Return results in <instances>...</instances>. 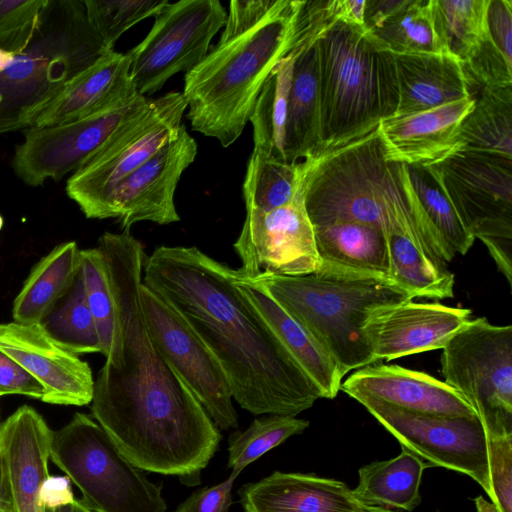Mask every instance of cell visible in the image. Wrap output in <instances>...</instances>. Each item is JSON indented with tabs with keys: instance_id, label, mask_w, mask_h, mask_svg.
I'll return each mask as SVG.
<instances>
[{
	"instance_id": "9",
	"label": "cell",
	"mask_w": 512,
	"mask_h": 512,
	"mask_svg": "<svg viewBox=\"0 0 512 512\" xmlns=\"http://www.w3.org/2000/svg\"><path fill=\"white\" fill-rule=\"evenodd\" d=\"M444 382L470 404L487 435L512 434V326L471 319L442 348Z\"/></svg>"
},
{
	"instance_id": "23",
	"label": "cell",
	"mask_w": 512,
	"mask_h": 512,
	"mask_svg": "<svg viewBox=\"0 0 512 512\" xmlns=\"http://www.w3.org/2000/svg\"><path fill=\"white\" fill-rule=\"evenodd\" d=\"M238 494L244 512H364L346 483L313 473L274 471Z\"/></svg>"
},
{
	"instance_id": "33",
	"label": "cell",
	"mask_w": 512,
	"mask_h": 512,
	"mask_svg": "<svg viewBox=\"0 0 512 512\" xmlns=\"http://www.w3.org/2000/svg\"><path fill=\"white\" fill-rule=\"evenodd\" d=\"M462 66L470 85L512 86L511 0L489 1L486 32Z\"/></svg>"
},
{
	"instance_id": "39",
	"label": "cell",
	"mask_w": 512,
	"mask_h": 512,
	"mask_svg": "<svg viewBox=\"0 0 512 512\" xmlns=\"http://www.w3.org/2000/svg\"><path fill=\"white\" fill-rule=\"evenodd\" d=\"M309 421L288 415L255 418L244 431L233 432L228 439V463L231 476L237 478L249 464L277 447L289 437L303 433Z\"/></svg>"
},
{
	"instance_id": "50",
	"label": "cell",
	"mask_w": 512,
	"mask_h": 512,
	"mask_svg": "<svg viewBox=\"0 0 512 512\" xmlns=\"http://www.w3.org/2000/svg\"><path fill=\"white\" fill-rule=\"evenodd\" d=\"M16 55L13 52L0 49V74L12 64Z\"/></svg>"
},
{
	"instance_id": "38",
	"label": "cell",
	"mask_w": 512,
	"mask_h": 512,
	"mask_svg": "<svg viewBox=\"0 0 512 512\" xmlns=\"http://www.w3.org/2000/svg\"><path fill=\"white\" fill-rule=\"evenodd\" d=\"M490 0H434V20L447 53L465 61L487 29Z\"/></svg>"
},
{
	"instance_id": "40",
	"label": "cell",
	"mask_w": 512,
	"mask_h": 512,
	"mask_svg": "<svg viewBox=\"0 0 512 512\" xmlns=\"http://www.w3.org/2000/svg\"><path fill=\"white\" fill-rule=\"evenodd\" d=\"M80 270L100 340V353L106 358L116 343L117 319L106 261L99 247L81 250Z\"/></svg>"
},
{
	"instance_id": "6",
	"label": "cell",
	"mask_w": 512,
	"mask_h": 512,
	"mask_svg": "<svg viewBox=\"0 0 512 512\" xmlns=\"http://www.w3.org/2000/svg\"><path fill=\"white\" fill-rule=\"evenodd\" d=\"M111 50L89 23L83 1L48 0L31 42L0 74V134L29 128L68 83Z\"/></svg>"
},
{
	"instance_id": "49",
	"label": "cell",
	"mask_w": 512,
	"mask_h": 512,
	"mask_svg": "<svg viewBox=\"0 0 512 512\" xmlns=\"http://www.w3.org/2000/svg\"><path fill=\"white\" fill-rule=\"evenodd\" d=\"M45 512H91L86 507L82 505L79 499H76L74 503L69 504L67 506L55 508V509H46Z\"/></svg>"
},
{
	"instance_id": "54",
	"label": "cell",
	"mask_w": 512,
	"mask_h": 512,
	"mask_svg": "<svg viewBox=\"0 0 512 512\" xmlns=\"http://www.w3.org/2000/svg\"><path fill=\"white\" fill-rule=\"evenodd\" d=\"M0 102H1V97H0Z\"/></svg>"
},
{
	"instance_id": "4",
	"label": "cell",
	"mask_w": 512,
	"mask_h": 512,
	"mask_svg": "<svg viewBox=\"0 0 512 512\" xmlns=\"http://www.w3.org/2000/svg\"><path fill=\"white\" fill-rule=\"evenodd\" d=\"M322 145L364 136L395 115L393 54L363 26L336 21L316 39ZM318 146V147H319Z\"/></svg>"
},
{
	"instance_id": "11",
	"label": "cell",
	"mask_w": 512,
	"mask_h": 512,
	"mask_svg": "<svg viewBox=\"0 0 512 512\" xmlns=\"http://www.w3.org/2000/svg\"><path fill=\"white\" fill-rule=\"evenodd\" d=\"M512 284V164L456 151L424 166Z\"/></svg>"
},
{
	"instance_id": "5",
	"label": "cell",
	"mask_w": 512,
	"mask_h": 512,
	"mask_svg": "<svg viewBox=\"0 0 512 512\" xmlns=\"http://www.w3.org/2000/svg\"><path fill=\"white\" fill-rule=\"evenodd\" d=\"M238 280L264 289L315 337L343 377L351 370L375 363L362 330L369 313L379 307L413 300L393 281L381 278L314 272Z\"/></svg>"
},
{
	"instance_id": "18",
	"label": "cell",
	"mask_w": 512,
	"mask_h": 512,
	"mask_svg": "<svg viewBox=\"0 0 512 512\" xmlns=\"http://www.w3.org/2000/svg\"><path fill=\"white\" fill-rule=\"evenodd\" d=\"M0 351L41 384V401L65 406L91 403L95 380L89 364L59 345L40 323L0 324Z\"/></svg>"
},
{
	"instance_id": "16",
	"label": "cell",
	"mask_w": 512,
	"mask_h": 512,
	"mask_svg": "<svg viewBox=\"0 0 512 512\" xmlns=\"http://www.w3.org/2000/svg\"><path fill=\"white\" fill-rule=\"evenodd\" d=\"M234 248L241 260L237 278L264 275L297 276L314 273L319 260L314 228L300 187L288 204L269 212L246 209Z\"/></svg>"
},
{
	"instance_id": "25",
	"label": "cell",
	"mask_w": 512,
	"mask_h": 512,
	"mask_svg": "<svg viewBox=\"0 0 512 512\" xmlns=\"http://www.w3.org/2000/svg\"><path fill=\"white\" fill-rule=\"evenodd\" d=\"M392 54L398 85L394 116L425 111L472 96L462 63L454 55Z\"/></svg>"
},
{
	"instance_id": "55",
	"label": "cell",
	"mask_w": 512,
	"mask_h": 512,
	"mask_svg": "<svg viewBox=\"0 0 512 512\" xmlns=\"http://www.w3.org/2000/svg\"><path fill=\"white\" fill-rule=\"evenodd\" d=\"M437 512H440V511H437Z\"/></svg>"
},
{
	"instance_id": "53",
	"label": "cell",
	"mask_w": 512,
	"mask_h": 512,
	"mask_svg": "<svg viewBox=\"0 0 512 512\" xmlns=\"http://www.w3.org/2000/svg\"><path fill=\"white\" fill-rule=\"evenodd\" d=\"M1 424H2V421H1V415H0V429H1Z\"/></svg>"
},
{
	"instance_id": "34",
	"label": "cell",
	"mask_w": 512,
	"mask_h": 512,
	"mask_svg": "<svg viewBox=\"0 0 512 512\" xmlns=\"http://www.w3.org/2000/svg\"><path fill=\"white\" fill-rule=\"evenodd\" d=\"M295 55L293 48L272 69L249 116L253 128V149L280 161H285L288 98Z\"/></svg>"
},
{
	"instance_id": "19",
	"label": "cell",
	"mask_w": 512,
	"mask_h": 512,
	"mask_svg": "<svg viewBox=\"0 0 512 512\" xmlns=\"http://www.w3.org/2000/svg\"><path fill=\"white\" fill-rule=\"evenodd\" d=\"M471 310L412 300L372 310L363 334L375 362L442 349L471 320Z\"/></svg>"
},
{
	"instance_id": "51",
	"label": "cell",
	"mask_w": 512,
	"mask_h": 512,
	"mask_svg": "<svg viewBox=\"0 0 512 512\" xmlns=\"http://www.w3.org/2000/svg\"><path fill=\"white\" fill-rule=\"evenodd\" d=\"M363 508H364V512H397L394 510L384 509V508H380V507H373V506H364L363 505Z\"/></svg>"
},
{
	"instance_id": "43",
	"label": "cell",
	"mask_w": 512,
	"mask_h": 512,
	"mask_svg": "<svg viewBox=\"0 0 512 512\" xmlns=\"http://www.w3.org/2000/svg\"><path fill=\"white\" fill-rule=\"evenodd\" d=\"M491 501L500 512H512V434L487 435Z\"/></svg>"
},
{
	"instance_id": "10",
	"label": "cell",
	"mask_w": 512,
	"mask_h": 512,
	"mask_svg": "<svg viewBox=\"0 0 512 512\" xmlns=\"http://www.w3.org/2000/svg\"><path fill=\"white\" fill-rule=\"evenodd\" d=\"M187 103L182 92L152 99L150 107L125 125L67 180L66 193L89 219H107L119 184L175 139Z\"/></svg>"
},
{
	"instance_id": "17",
	"label": "cell",
	"mask_w": 512,
	"mask_h": 512,
	"mask_svg": "<svg viewBox=\"0 0 512 512\" xmlns=\"http://www.w3.org/2000/svg\"><path fill=\"white\" fill-rule=\"evenodd\" d=\"M197 151V142L182 124L175 139L119 184L110 202L108 218H116L123 231L141 221L160 225L178 222L175 190Z\"/></svg>"
},
{
	"instance_id": "28",
	"label": "cell",
	"mask_w": 512,
	"mask_h": 512,
	"mask_svg": "<svg viewBox=\"0 0 512 512\" xmlns=\"http://www.w3.org/2000/svg\"><path fill=\"white\" fill-rule=\"evenodd\" d=\"M236 283L297 365L318 389L321 398H335L340 391L343 376L323 346L264 289L238 280L237 275Z\"/></svg>"
},
{
	"instance_id": "41",
	"label": "cell",
	"mask_w": 512,
	"mask_h": 512,
	"mask_svg": "<svg viewBox=\"0 0 512 512\" xmlns=\"http://www.w3.org/2000/svg\"><path fill=\"white\" fill-rule=\"evenodd\" d=\"M168 3V0H83L89 23L110 49L129 28L154 17Z\"/></svg>"
},
{
	"instance_id": "29",
	"label": "cell",
	"mask_w": 512,
	"mask_h": 512,
	"mask_svg": "<svg viewBox=\"0 0 512 512\" xmlns=\"http://www.w3.org/2000/svg\"><path fill=\"white\" fill-rule=\"evenodd\" d=\"M322 33L307 34L295 47L284 142L285 161L309 157L321 143L318 67L315 42Z\"/></svg>"
},
{
	"instance_id": "36",
	"label": "cell",
	"mask_w": 512,
	"mask_h": 512,
	"mask_svg": "<svg viewBox=\"0 0 512 512\" xmlns=\"http://www.w3.org/2000/svg\"><path fill=\"white\" fill-rule=\"evenodd\" d=\"M43 329L63 348L74 353L100 352V340L87 304L81 270L66 294L41 320Z\"/></svg>"
},
{
	"instance_id": "44",
	"label": "cell",
	"mask_w": 512,
	"mask_h": 512,
	"mask_svg": "<svg viewBox=\"0 0 512 512\" xmlns=\"http://www.w3.org/2000/svg\"><path fill=\"white\" fill-rule=\"evenodd\" d=\"M235 479L230 475L217 485L194 491L173 512H229Z\"/></svg>"
},
{
	"instance_id": "14",
	"label": "cell",
	"mask_w": 512,
	"mask_h": 512,
	"mask_svg": "<svg viewBox=\"0 0 512 512\" xmlns=\"http://www.w3.org/2000/svg\"><path fill=\"white\" fill-rule=\"evenodd\" d=\"M135 97L86 117L49 127H30L17 146L13 168L27 185L39 186L72 174L97 154L125 125L151 105Z\"/></svg>"
},
{
	"instance_id": "7",
	"label": "cell",
	"mask_w": 512,
	"mask_h": 512,
	"mask_svg": "<svg viewBox=\"0 0 512 512\" xmlns=\"http://www.w3.org/2000/svg\"><path fill=\"white\" fill-rule=\"evenodd\" d=\"M300 164L304 205L313 228L340 222L384 226L383 191L390 163L377 128L319 146Z\"/></svg>"
},
{
	"instance_id": "27",
	"label": "cell",
	"mask_w": 512,
	"mask_h": 512,
	"mask_svg": "<svg viewBox=\"0 0 512 512\" xmlns=\"http://www.w3.org/2000/svg\"><path fill=\"white\" fill-rule=\"evenodd\" d=\"M363 27L384 51L447 53L435 27L434 0H365Z\"/></svg>"
},
{
	"instance_id": "2",
	"label": "cell",
	"mask_w": 512,
	"mask_h": 512,
	"mask_svg": "<svg viewBox=\"0 0 512 512\" xmlns=\"http://www.w3.org/2000/svg\"><path fill=\"white\" fill-rule=\"evenodd\" d=\"M237 270L195 246H159L142 283L188 322L224 369L233 399L255 415L296 416L321 398L243 295Z\"/></svg>"
},
{
	"instance_id": "22",
	"label": "cell",
	"mask_w": 512,
	"mask_h": 512,
	"mask_svg": "<svg viewBox=\"0 0 512 512\" xmlns=\"http://www.w3.org/2000/svg\"><path fill=\"white\" fill-rule=\"evenodd\" d=\"M53 430L33 407L23 405L1 424L0 458L6 468L16 512H45L39 502L43 481L50 475Z\"/></svg>"
},
{
	"instance_id": "21",
	"label": "cell",
	"mask_w": 512,
	"mask_h": 512,
	"mask_svg": "<svg viewBox=\"0 0 512 512\" xmlns=\"http://www.w3.org/2000/svg\"><path fill=\"white\" fill-rule=\"evenodd\" d=\"M340 390L350 397L369 396L411 412L477 417L470 404L444 381L398 365H367L357 369Z\"/></svg>"
},
{
	"instance_id": "8",
	"label": "cell",
	"mask_w": 512,
	"mask_h": 512,
	"mask_svg": "<svg viewBox=\"0 0 512 512\" xmlns=\"http://www.w3.org/2000/svg\"><path fill=\"white\" fill-rule=\"evenodd\" d=\"M50 459L81 492L92 512H166L162 485L147 479L115 447L95 419L75 413L53 431Z\"/></svg>"
},
{
	"instance_id": "42",
	"label": "cell",
	"mask_w": 512,
	"mask_h": 512,
	"mask_svg": "<svg viewBox=\"0 0 512 512\" xmlns=\"http://www.w3.org/2000/svg\"><path fill=\"white\" fill-rule=\"evenodd\" d=\"M48 0H0V49L22 53L37 31Z\"/></svg>"
},
{
	"instance_id": "31",
	"label": "cell",
	"mask_w": 512,
	"mask_h": 512,
	"mask_svg": "<svg viewBox=\"0 0 512 512\" xmlns=\"http://www.w3.org/2000/svg\"><path fill=\"white\" fill-rule=\"evenodd\" d=\"M426 468L422 459L401 447L394 458L362 466L351 493L364 506L412 512L421 503L419 488Z\"/></svg>"
},
{
	"instance_id": "20",
	"label": "cell",
	"mask_w": 512,
	"mask_h": 512,
	"mask_svg": "<svg viewBox=\"0 0 512 512\" xmlns=\"http://www.w3.org/2000/svg\"><path fill=\"white\" fill-rule=\"evenodd\" d=\"M473 96L412 114L382 119L377 132L388 163L430 166L460 147L463 120Z\"/></svg>"
},
{
	"instance_id": "12",
	"label": "cell",
	"mask_w": 512,
	"mask_h": 512,
	"mask_svg": "<svg viewBox=\"0 0 512 512\" xmlns=\"http://www.w3.org/2000/svg\"><path fill=\"white\" fill-rule=\"evenodd\" d=\"M227 12L218 0H179L154 16L145 38L126 52L138 94L159 91L175 74L188 72L207 54Z\"/></svg>"
},
{
	"instance_id": "26",
	"label": "cell",
	"mask_w": 512,
	"mask_h": 512,
	"mask_svg": "<svg viewBox=\"0 0 512 512\" xmlns=\"http://www.w3.org/2000/svg\"><path fill=\"white\" fill-rule=\"evenodd\" d=\"M314 234L319 260L316 272L391 280L387 239L382 226L340 222L314 228Z\"/></svg>"
},
{
	"instance_id": "15",
	"label": "cell",
	"mask_w": 512,
	"mask_h": 512,
	"mask_svg": "<svg viewBox=\"0 0 512 512\" xmlns=\"http://www.w3.org/2000/svg\"><path fill=\"white\" fill-rule=\"evenodd\" d=\"M139 295L148 332L165 361L219 429L237 428L232 391L218 359L158 293L142 283Z\"/></svg>"
},
{
	"instance_id": "35",
	"label": "cell",
	"mask_w": 512,
	"mask_h": 512,
	"mask_svg": "<svg viewBox=\"0 0 512 512\" xmlns=\"http://www.w3.org/2000/svg\"><path fill=\"white\" fill-rule=\"evenodd\" d=\"M417 206L439 243L445 261L456 253L465 255L475 238L470 234L450 200L424 166L406 165Z\"/></svg>"
},
{
	"instance_id": "1",
	"label": "cell",
	"mask_w": 512,
	"mask_h": 512,
	"mask_svg": "<svg viewBox=\"0 0 512 512\" xmlns=\"http://www.w3.org/2000/svg\"><path fill=\"white\" fill-rule=\"evenodd\" d=\"M99 249L114 298L117 339L95 380L92 417L136 468L197 485L222 435L148 332L139 295L144 246L129 231L105 232Z\"/></svg>"
},
{
	"instance_id": "56",
	"label": "cell",
	"mask_w": 512,
	"mask_h": 512,
	"mask_svg": "<svg viewBox=\"0 0 512 512\" xmlns=\"http://www.w3.org/2000/svg\"><path fill=\"white\" fill-rule=\"evenodd\" d=\"M92 512V511H91Z\"/></svg>"
},
{
	"instance_id": "52",
	"label": "cell",
	"mask_w": 512,
	"mask_h": 512,
	"mask_svg": "<svg viewBox=\"0 0 512 512\" xmlns=\"http://www.w3.org/2000/svg\"><path fill=\"white\" fill-rule=\"evenodd\" d=\"M3 225H4V219H3L2 215L0 214V230L2 229Z\"/></svg>"
},
{
	"instance_id": "24",
	"label": "cell",
	"mask_w": 512,
	"mask_h": 512,
	"mask_svg": "<svg viewBox=\"0 0 512 512\" xmlns=\"http://www.w3.org/2000/svg\"><path fill=\"white\" fill-rule=\"evenodd\" d=\"M137 94L130 78L129 55L113 49L68 83L30 127H49L77 120L121 104Z\"/></svg>"
},
{
	"instance_id": "13",
	"label": "cell",
	"mask_w": 512,
	"mask_h": 512,
	"mask_svg": "<svg viewBox=\"0 0 512 512\" xmlns=\"http://www.w3.org/2000/svg\"><path fill=\"white\" fill-rule=\"evenodd\" d=\"M428 467H443L476 481L491 498L488 439L478 417L422 414L369 396L354 397Z\"/></svg>"
},
{
	"instance_id": "48",
	"label": "cell",
	"mask_w": 512,
	"mask_h": 512,
	"mask_svg": "<svg viewBox=\"0 0 512 512\" xmlns=\"http://www.w3.org/2000/svg\"><path fill=\"white\" fill-rule=\"evenodd\" d=\"M477 512H500L495 504L479 495L473 499Z\"/></svg>"
},
{
	"instance_id": "46",
	"label": "cell",
	"mask_w": 512,
	"mask_h": 512,
	"mask_svg": "<svg viewBox=\"0 0 512 512\" xmlns=\"http://www.w3.org/2000/svg\"><path fill=\"white\" fill-rule=\"evenodd\" d=\"M71 481L67 476L49 475L42 483L39 502L44 509H55L74 503Z\"/></svg>"
},
{
	"instance_id": "32",
	"label": "cell",
	"mask_w": 512,
	"mask_h": 512,
	"mask_svg": "<svg viewBox=\"0 0 512 512\" xmlns=\"http://www.w3.org/2000/svg\"><path fill=\"white\" fill-rule=\"evenodd\" d=\"M457 151L512 164V86L482 88L462 122Z\"/></svg>"
},
{
	"instance_id": "30",
	"label": "cell",
	"mask_w": 512,
	"mask_h": 512,
	"mask_svg": "<svg viewBox=\"0 0 512 512\" xmlns=\"http://www.w3.org/2000/svg\"><path fill=\"white\" fill-rule=\"evenodd\" d=\"M81 263L75 241L54 247L32 268L13 302V320L22 324L40 323L74 282Z\"/></svg>"
},
{
	"instance_id": "3",
	"label": "cell",
	"mask_w": 512,
	"mask_h": 512,
	"mask_svg": "<svg viewBox=\"0 0 512 512\" xmlns=\"http://www.w3.org/2000/svg\"><path fill=\"white\" fill-rule=\"evenodd\" d=\"M303 0H232L219 41L184 76L193 131L223 147L242 134L276 64L305 36Z\"/></svg>"
},
{
	"instance_id": "37",
	"label": "cell",
	"mask_w": 512,
	"mask_h": 512,
	"mask_svg": "<svg viewBox=\"0 0 512 512\" xmlns=\"http://www.w3.org/2000/svg\"><path fill=\"white\" fill-rule=\"evenodd\" d=\"M301 183L300 164L270 158L253 149L243 183L246 209L269 212L291 202Z\"/></svg>"
},
{
	"instance_id": "47",
	"label": "cell",
	"mask_w": 512,
	"mask_h": 512,
	"mask_svg": "<svg viewBox=\"0 0 512 512\" xmlns=\"http://www.w3.org/2000/svg\"><path fill=\"white\" fill-rule=\"evenodd\" d=\"M0 512H16L10 491L6 468L0 458Z\"/></svg>"
},
{
	"instance_id": "45",
	"label": "cell",
	"mask_w": 512,
	"mask_h": 512,
	"mask_svg": "<svg viewBox=\"0 0 512 512\" xmlns=\"http://www.w3.org/2000/svg\"><path fill=\"white\" fill-rule=\"evenodd\" d=\"M12 394L41 400L44 391L28 371L0 351V397Z\"/></svg>"
}]
</instances>
